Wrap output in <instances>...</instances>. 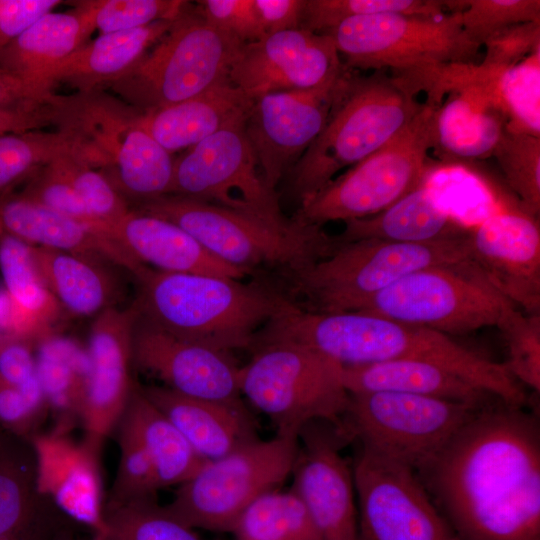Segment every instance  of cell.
<instances>
[{"mask_svg":"<svg viewBox=\"0 0 540 540\" xmlns=\"http://www.w3.org/2000/svg\"><path fill=\"white\" fill-rule=\"evenodd\" d=\"M458 540H540L538 416L494 397L416 471Z\"/></svg>","mask_w":540,"mask_h":540,"instance_id":"cell-1","label":"cell"},{"mask_svg":"<svg viewBox=\"0 0 540 540\" xmlns=\"http://www.w3.org/2000/svg\"><path fill=\"white\" fill-rule=\"evenodd\" d=\"M269 342L315 350L342 366L421 360L453 370L504 401L525 406L528 397L503 363L420 326L361 312L321 313L285 304L265 328Z\"/></svg>","mask_w":540,"mask_h":540,"instance_id":"cell-2","label":"cell"},{"mask_svg":"<svg viewBox=\"0 0 540 540\" xmlns=\"http://www.w3.org/2000/svg\"><path fill=\"white\" fill-rule=\"evenodd\" d=\"M137 317L174 336L228 353L251 349L285 296L256 283L145 267L134 276Z\"/></svg>","mask_w":540,"mask_h":540,"instance_id":"cell-3","label":"cell"},{"mask_svg":"<svg viewBox=\"0 0 540 540\" xmlns=\"http://www.w3.org/2000/svg\"><path fill=\"white\" fill-rule=\"evenodd\" d=\"M416 94L402 78L385 70L359 75L347 68L324 129L290 170L291 189L299 202L401 131L422 106Z\"/></svg>","mask_w":540,"mask_h":540,"instance_id":"cell-4","label":"cell"},{"mask_svg":"<svg viewBox=\"0 0 540 540\" xmlns=\"http://www.w3.org/2000/svg\"><path fill=\"white\" fill-rule=\"evenodd\" d=\"M56 127L74 132L79 156L130 205L168 195L174 158L148 132L141 112L100 90L57 95Z\"/></svg>","mask_w":540,"mask_h":540,"instance_id":"cell-5","label":"cell"},{"mask_svg":"<svg viewBox=\"0 0 540 540\" xmlns=\"http://www.w3.org/2000/svg\"><path fill=\"white\" fill-rule=\"evenodd\" d=\"M349 69L387 70L429 92L454 65L471 64L480 46L466 36L461 13L425 17L375 14L348 19L326 33Z\"/></svg>","mask_w":540,"mask_h":540,"instance_id":"cell-6","label":"cell"},{"mask_svg":"<svg viewBox=\"0 0 540 540\" xmlns=\"http://www.w3.org/2000/svg\"><path fill=\"white\" fill-rule=\"evenodd\" d=\"M131 209L178 225L212 256L248 273L259 267L277 268L282 275L294 273L327 256L335 246L321 226L295 222L279 227L179 196L165 195Z\"/></svg>","mask_w":540,"mask_h":540,"instance_id":"cell-7","label":"cell"},{"mask_svg":"<svg viewBox=\"0 0 540 540\" xmlns=\"http://www.w3.org/2000/svg\"><path fill=\"white\" fill-rule=\"evenodd\" d=\"M466 236L429 243L363 239L337 244L327 256L284 276L291 294L303 299L295 304L302 309L321 313L358 311L412 272L469 259Z\"/></svg>","mask_w":540,"mask_h":540,"instance_id":"cell-8","label":"cell"},{"mask_svg":"<svg viewBox=\"0 0 540 540\" xmlns=\"http://www.w3.org/2000/svg\"><path fill=\"white\" fill-rule=\"evenodd\" d=\"M440 103L427 98L413 119L372 154L302 200L293 220L306 226L372 216L426 182Z\"/></svg>","mask_w":540,"mask_h":540,"instance_id":"cell-9","label":"cell"},{"mask_svg":"<svg viewBox=\"0 0 540 540\" xmlns=\"http://www.w3.org/2000/svg\"><path fill=\"white\" fill-rule=\"evenodd\" d=\"M239 372L241 396L272 422L276 434L299 436L315 421L340 428L349 403L342 365L310 348L261 344Z\"/></svg>","mask_w":540,"mask_h":540,"instance_id":"cell-10","label":"cell"},{"mask_svg":"<svg viewBox=\"0 0 540 540\" xmlns=\"http://www.w3.org/2000/svg\"><path fill=\"white\" fill-rule=\"evenodd\" d=\"M243 45L189 4L148 52L107 87L140 112L169 106L228 79Z\"/></svg>","mask_w":540,"mask_h":540,"instance_id":"cell-11","label":"cell"},{"mask_svg":"<svg viewBox=\"0 0 540 540\" xmlns=\"http://www.w3.org/2000/svg\"><path fill=\"white\" fill-rule=\"evenodd\" d=\"M299 436L256 439L206 461L180 484L165 509L192 529L231 532L243 511L263 494L279 489L292 474Z\"/></svg>","mask_w":540,"mask_h":540,"instance_id":"cell-12","label":"cell"},{"mask_svg":"<svg viewBox=\"0 0 540 540\" xmlns=\"http://www.w3.org/2000/svg\"><path fill=\"white\" fill-rule=\"evenodd\" d=\"M487 402L387 391L349 394L338 431L348 443L357 440L362 449L416 472Z\"/></svg>","mask_w":540,"mask_h":540,"instance_id":"cell-13","label":"cell"},{"mask_svg":"<svg viewBox=\"0 0 540 540\" xmlns=\"http://www.w3.org/2000/svg\"><path fill=\"white\" fill-rule=\"evenodd\" d=\"M515 307L469 259L412 272L358 310L446 335L496 327Z\"/></svg>","mask_w":540,"mask_h":540,"instance_id":"cell-14","label":"cell"},{"mask_svg":"<svg viewBox=\"0 0 540 540\" xmlns=\"http://www.w3.org/2000/svg\"><path fill=\"white\" fill-rule=\"evenodd\" d=\"M246 118L175 157L168 195L220 206L275 226H292L295 221L284 216L275 191L264 182L245 133Z\"/></svg>","mask_w":540,"mask_h":540,"instance_id":"cell-15","label":"cell"},{"mask_svg":"<svg viewBox=\"0 0 540 540\" xmlns=\"http://www.w3.org/2000/svg\"><path fill=\"white\" fill-rule=\"evenodd\" d=\"M352 471L356 540H458L410 467L360 448Z\"/></svg>","mask_w":540,"mask_h":540,"instance_id":"cell-16","label":"cell"},{"mask_svg":"<svg viewBox=\"0 0 540 540\" xmlns=\"http://www.w3.org/2000/svg\"><path fill=\"white\" fill-rule=\"evenodd\" d=\"M346 73L345 66L338 78L321 86L272 92L254 100L245 133L272 191L324 129Z\"/></svg>","mask_w":540,"mask_h":540,"instance_id":"cell-17","label":"cell"},{"mask_svg":"<svg viewBox=\"0 0 540 540\" xmlns=\"http://www.w3.org/2000/svg\"><path fill=\"white\" fill-rule=\"evenodd\" d=\"M337 427L315 421L299 433L292 490L303 502L321 540H356L357 503L347 444Z\"/></svg>","mask_w":540,"mask_h":540,"instance_id":"cell-18","label":"cell"},{"mask_svg":"<svg viewBox=\"0 0 540 540\" xmlns=\"http://www.w3.org/2000/svg\"><path fill=\"white\" fill-rule=\"evenodd\" d=\"M344 69L330 35L297 28L244 44L229 80L254 101L272 92L321 86Z\"/></svg>","mask_w":540,"mask_h":540,"instance_id":"cell-19","label":"cell"},{"mask_svg":"<svg viewBox=\"0 0 540 540\" xmlns=\"http://www.w3.org/2000/svg\"><path fill=\"white\" fill-rule=\"evenodd\" d=\"M136 320L132 305L110 307L96 315L91 326L89 376L80 426L83 439L99 450L114 433L137 385L132 376Z\"/></svg>","mask_w":540,"mask_h":540,"instance_id":"cell-20","label":"cell"},{"mask_svg":"<svg viewBox=\"0 0 540 540\" xmlns=\"http://www.w3.org/2000/svg\"><path fill=\"white\" fill-rule=\"evenodd\" d=\"M468 258L516 308L540 314V227L521 208L469 227Z\"/></svg>","mask_w":540,"mask_h":540,"instance_id":"cell-21","label":"cell"},{"mask_svg":"<svg viewBox=\"0 0 540 540\" xmlns=\"http://www.w3.org/2000/svg\"><path fill=\"white\" fill-rule=\"evenodd\" d=\"M37 489L66 519L102 535L106 501L101 471V450L70 433L51 430L29 440Z\"/></svg>","mask_w":540,"mask_h":540,"instance_id":"cell-22","label":"cell"},{"mask_svg":"<svg viewBox=\"0 0 540 540\" xmlns=\"http://www.w3.org/2000/svg\"><path fill=\"white\" fill-rule=\"evenodd\" d=\"M134 367L182 395L242 404L237 366L228 356L200 343L164 332L137 317Z\"/></svg>","mask_w":540,"mask_h":540,"instance_id":"cell-23","label":"cell"},{"mask_svg":"<svg viewBox=\"0 0 540 540\" xmlns=\"http://www.w3.org/2000/svg\"><path fill=\"white\" fill-rule=\"evenodd\" d=\"M500 77H488L474 66L440 105L434 145L445 161H471L492 155L508 112L499 91Z\"/></svg>","mask_w":540,"mask_h":540,"instance_id":"cell-24","label":"cell"},{"mask_svg":"<svg viewBox=\"0 0 540 540\" xmlns=\"http://www.w3.org/2000/svg\"><path fill=\"white\" fill-rule=\"evenodd\" d=\"M0 229L31 246L98 259L136 276L146 266L119 243L19 193L0 196Z\"/></svg>","mask_w":540,"mask_h":540,"instance_id":"cell-25","label":"cell"},{"mask_svg":"<svg viewBox=\"0 0 540 540\" xmlns=\"http://www.w3.org/2000/svg\"><path fill=\"white\" fill-rule=\"evenodd\" d=\"M140 389L205 461L223 457L258 439L256 423L244 403L188 397L162 385Z\"/></svg>","mask_w":540,"mask_h":540,"instance_id":"cell-26","label":"cell"},{"mask_svg":"<svg viewBox=\"0 0 540 540\" xmlns=\"http://www.w3.org/2000/svg\"><path fill=\"white\" fill-rule=\"evenodd\" d=\"M62 518L37 489L29 441L0 431V540H54Z\"/></svg>","mask_w":540,"mask_h":540,"instance_id":"cell-27","label":"cell"},{"mask_svg":"<svg viewBox=\"0 0 540 540\" xmlns=\"http://www.w3.org/2000/svg\"><path fill=\"white\" fill-rule=\"evenodd\" d=\"M112 234L136 261L152 269L238 280L249 274L212 256L178 225L148 213L130 209Z\"/></svg>","mask_w":540,"mask_h":540,"instance_id":"cell-28","label":"cell"},{"mask_svg":"<svg viewBox=\"0 0 540 540\" xmlns=\"http://www.w3.org/2000/svg\"><path fill=\"white\" fill-rule=\"evenodd\" d=\"M65 12L50 11L31 23L1 54L0 69L42 90L53 69L88 42L95 30L85 0Z\"/></svg>","mask_w":540,"mask_h":540,"instance_id":"cell-29","label":"cell"},{"mask_svg":"<svg viewBox=\"0 0 540 540\" xmlns=\"http://www.w3.org/2000/svg\"><path fill=\"white\" fill-rule=\"evenodd\" d=\"M253 102L228 78L187 100L141 112V122L153 138L173 154L245 119Z\"/></svg>","mask_w":540,"mask_h":540,"instance_id":"cell-30","label":"cell"},{"mask_svg":"<svg viewBox=\"0 0 540 540\" xmlns=\"http://www.w3.org/2000/svg\"><path fill=\"white\" fill-rule=\"evenodd\" d=\"M174 20L101 34L49 72L43 83L50 90L57 83H65L80 93L107 87L129 71L168 31Z\"/></svg>","mask_w":540,"mask_h":540,"instance_id":"cell-31","label":"cell"},{"mask_svg":"<svg viewBox=\"0 0 540 540\" xmlns=\"http://www.w3.org/2000/svg\"><path fill=\"white\" fill-rule=\"evenodd\" d=\"M333 239L337 244L363 239L398 243H429L465 236V224L441 207L426 182L381 212L344 222Z\"/></svg>","mask_w":540,"mask_h":540,"instance_id":"cell-32","label":"cell"},{"mask_svg":"<svg viewBox=\"0 0 540 540\" xmlns=\"http://www.w3.org/2000/svg\"><path fill=\"white\" fill-rule=\"evenodd\" d=\"M349 394L399 392L480 404L497 397L451 369L421 360H391L342 366Z\"/></svg>","mask_w":540,"mask_h":540,"instance_id":"cell-33","label":"cell"},{"mask_svg":"<svg viewBox=\"0 0 540 540\" xmlns=\"http://www.w3.org/2000/svg\"><path fill=\"white\" fill-rule=\"evenodd\" d=\"M0 270L8 297L4 334L42 341L60 305L46 286L30 245L1 229Z\"/></svg>","mask_w":540,"mask_h":540,"instance_id":"cell-34","label":"cell"},{"mask_svg":"<svg viewBox=\"0 0 540 540\" xmlns=\"http://www.w3.org/2000/svg\"><path fill=\"white\" fill-rule=\"evenodd\" d=\"M35 264L49 291L76 316L98 315L115 307L120 286L107 262L65 251L31 246Z\"/></svg>","mask_w":540,"mask_h":540,"instance_id":"cell-35","label":"cell"},{"mask_svg":"<svg viewBox=\"0 0 540 540\" xmlns=\"http://www.w3.org/2000/svg\"><path fill=\"white\" fill-rule=\"evenodd\" d=\"M117 425L131 431L145 450L161 489L179 486L206 461L137 384Z\"/></svg>","mask_w":540,"mask_h":540,"instance_id":"cell-36","label":"cell"},{"mask_svg":"<svg viewBox=\"0 0 540 540\" xmlns=\"http://www.w3.org/2000/svg\"><path fill=\"white\" fill-rule=\"evenodd\" d=\"M36 368L55 422L52 430L70 433L81 422L89 376L87 352L66 344L42 343L36 354Z\"/></svg>","mask_w":540,"mask_h":540,"instance_id":"cell-37","label":"cell"},{"mask_svg":"<svg viewBox=\"0 0 540 540\" xmlns=\"http://www.w3.org/2000/svg\"><path fill=\"white\" fill-rule=\"evenodd\" d=\"M231 533L235 540H321L298 495L276 489L253 501Z\"/></svg>","mask_w":540,"mask_h":540,"instance_id":"cell-38","label":"cell"},{"mask_svg":"<svg viewBox=\"0 0 540 540\" xmlns=\"http://www.w3.org/2000/svg\"><path fill=\"white\" fill-rule=\"evenodd\" d=\"M79 149L77 135L65 128L0 135V192L26 180L55 158L79 153Z\"/></svg>","mask_w":540,"mask_h":540,"instance_id":"cell-39","label":"cell"},{"mask_svg":"<svg viewBox=\"0 0 540 540\" xmlns=\"http://www.w3.org/2000/svg\"><path fill=\"white\" fill-rule=\"evenodd\" d=\"M495 156L520 208L534 217L540 210V139L506 125L494 147Z\"/></svg>","mask_w":540,"mask_h":540,"instance_id":"cell-40","label":"cell"},{"mask_svg":"<svg viewBox=\"0 0 540 540\" xmlns=\"http://www.w3.org/2000/svg\"><path fill=\"white\" fill-rule=\"evenodd\" d=\"M92 540H201L156 499L106 506V526Z\"/></svg>","mask_w":540,"mask_h":540,"instance_id":"cell-41","label":"cell"},{"mask_svg":"<svg viewBox=\"0 0 540 540\" xmlns=\"http://www.w3.org/2000/svg\"><path fill=\"white\" fill-rule=\"evenodd\" d=\"M442 0H305L300 28L326 34L342 22L375 14L443 15Z\"/></svg>","mask_w":540,"mask_h":540,"instance_id":"cell-42","label":"cell"},{"mask_svg":"<svg viewBox=\"0 0 540 540\" xmlns=\"http://www.w3.org/2000/svg\"><path fill=\"white\" fill-rule=\"evenodd\" d=\"M450 12L461 13L463 30L478 46L508 27L540 22L539 0H454L444 1Z\"/></svg>","mask_w":540,"mask_h":540,"instance_id":"cell-43","label":"cell"},{"mask_svg":"<svg viewBox=\"0 0 540 540\" xmlns=\"http://www.w3.org/2000/svg\"><path fill=\"white\" fill-rule=\"evenodd\" d=\"M507 349L503 363L521 385L540 392V314H526L510 308L496 326Z\"/></svg>","mask_w":540,"mask_h":540,"instance_id":"cell-44","label":"cell"},{"mask_svg":"<svg viewBox=\"0 0 540 540\" xmlns=\"http://www.w3.org/2000/svg\"><path fill=\"white\" fill-rule=\"evenodd\" d=\"M77 195L98 219L113 225L130 211V205L107 177L85 162L78 153H68L52 160Z\"/></svg>","mask_w":540,"mask_h":540,"instance_id":"cell-45","label":"cell"},{"mask_svg":"<svg viewBox=\"0 0 540 540\" xmlns=\"http://www.w3.org/2000/svg\"><path fill=\"white\" fill-rule=\"evenodd\" d=\"M25 181L19 192L21 196L74 219L100 236L117 242L112 228L89 211L52 161L37 169Z\"/></svg>","mask_w":540,"mask_h":540,"instance_id":"cell-46","label":"cell"},{"mask_svg":"<svg viewBox=\"0 0 540 540\" xmlns=\"http://www.w3.org/2000/svg\"><path fill=\"white\" fill-rule=\"evenodd\" d=\"M114 433L119 446V464L106 506L156 499L160 488L141 443L122 425H117Z\"/></svg>","mask_w":540,"mask_h":540,"instance_id":"cell-47","label":"cell"},{"mask_svg":"<svg viewBox=\"0 0 540 540\" xmlns=\"http://www.w3.org/2000/svg\"><path fill=\"white\" fill-rule=\"evenodd\" d=\"M101 34L132 30L176 19L189 5L183 0H85Z\"/></svg>","mask_w":540,"mask_h":540,"instance_id":"cell-48","label":"cell"},{"mask_svg":"<svg viewBox=\"0 0 540 540\" xmlns=\"http://www.w3.org/2000/svg\"><path fill=\"white\" fill-rule=\"evenodd\" d=\"M49 415L37 378L23 387L0 384V431L29 440Z\"/></svg>","mask_w":540,"mask_h":540,"instance_id":"cell-49","label":"cell"},{"mask_svg":"<svg viewBox=\"0 0 540 540\" xmlns=\"http://www.w3.org/2000/svg\"><path fill=\"white\" fill-rule=\"evenodd\" d=\"M486 52L479 69L488 75L500 76L528 55L539 53L540 22L517 24L487 39Z\"/></svg>","mask_w":540,"mask_h":540,"instance_id":"cell-50","label":"cell"},{"mask_svg":"<svg viewBox=\"0 0 540 540\" xmlns=\"http://www.w3.org/2000/svg\"><path fill=\"white\" fill-rule=\"evenodd\" d=\"M194 9L208 23L244 44L266 37L254 0H201Z\"/></svg>","mask_w":540,"mask_h":540,"instance_id":"cell-51","label":"cell"},{"mask_svg":"<svg viewBox=\"0 0 540 540\" xmlns=\"http://www.w3.org/2000/svg\"><path fill=\"white\" fill-rule=\"evenodd\" d=\"M33 342L11 334H0V384L23 387L37 376Z\"/></svg>","mask_w":540,"mask_h":540,"instance_id":"cell-52","label":"cell"},{"mask_svg":"<svg viewBox=\"0 0 540 540\" xmlns=\"http://www.w3.org/2000/svg\"><path fill=\"white\" fill-rule=\"evenodd\" d=\"M61 3V0H0V56L31 23Z\"/></svg>","mask_w":540,"mask_h":540,"instance_id":"cell-53","label":"cell"},{"mask_svg":"<svg viewBox=\"0 0 540 540\" xmlns=\"http://www.w3.org/2000/svg\"><path fill=\"white\" fill-rule=\"evenodd\" d=\"M55 98L43 104L0 108V135L56 126V110L53 104Z\"/></svg>","mask_w":540,"mask_h":540,"instance_id":"cell-54","label":"cell"},{"mask_svg":"<svg viewBox=\"0 0 540 540\" xmlns=\"http://www.w3.org/2000/svg\"><path fill=\"white\" fill-rule=\"evenodd\" d=\"M266 36L300 28L305 0H254Z\"/></svg>","mask_w":540,"mask_h":540,"instance_id":"cell-55","label":"cell"},{"mask_svg":"<svg viewBox=\"0 0 540 540\" xmlns=\"http://www.w3.org/2000/svg\"><path fill=\"white\" fill-rule=\"evenodd\" d=\"M55 96L53 91L36 88L0 69V108L48 103Z\"/></svg>","mask_w":540,"mask_h":540,"instance_id":"cell-56","label":"cell"},{"mask_svg":"<svg viewBox=\"0 0 540 540\" xmlns=\"http://www.w3.org/2000/svg\"><path fill=\"white\" fill-rule=\"evenodd\" d=\"M54 540H92V538L78 537L65 528L55 537Z\"/></svg>","mask_w":540,"mask_h":540,"instance_id":"cell-57","label":"cell"}]
</instances>
